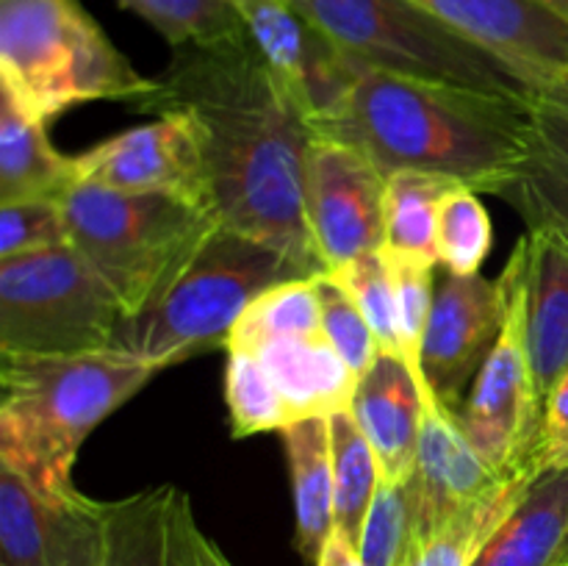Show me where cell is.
I'll use <instances>...</instances> for the list:
<instances>
[{"instance_id": "6da1fadb", "label": "cell", "mask_w": 568, "mask_h": 566, "mask_svg": "<svg viewBox=\"0 0 568 566\" xmlns=\"http://www.w3.org/2000/svg\"><path fill=\"white\" fill-rule=\"evenodd\" d=\"M131 109L192 117L222 225L272 244L300 270L320 275L303 205L314 128L277 87L247 31L175 48L166 70L150 78L148 94Z\"/></svg>"}, {"instance_id": "7a4b0ae2", "label": "cell", "mask_w": 568, "mask_h": 566, "mask_svg": "<svg viewBox=\"0 0 568 566\" xmlns=\"http://www.w3.org/2000/svg\"><path fill=\"white\" fill-rule=\"evenodd\" d=\"M525 111L527 100L364 67L314 133L361 150L386 178L427 172L499 198L521 161Z\"/></svg>"}, {"instance_id": "3957f363", "label": "cell", "mask_w": 568, "mask_h": 566, "mask_svg": "<svg viewBox=\"0 0 568 566\" xmlns=\"http://www.w3.org/2000/svg\"><path fill=\"white\" fill-rule=\"evenodd\" d=\"M155 375V366L120 350L3 355L0 464L44 494L75 492L72 469L89 433Z\"/></svg>"}, {"instance_id": "277c9868", "label": "cell", "mask_w": 568, "mask_h": 566, "mask_svg": "<svg viewBox=\"0 0 568 566\" xmlns=\"http://www.w3.org/2000/svg\"><path fill=\"white\" fill-rule=\"evenodd\" d=\"M300 277L314 275L272 244L220 225L150 309L122 322L111 350L164 372L227 347L236 322L261 294Z\"/></svg>"}, {"instance_id": "5b68a950", "label": "cell", "mask_w": 568, "mask_h": 566, "mask_svg": "<svg viewBox=\"0 0 568 566\" xmlns=\"http://www.w3.org/2000/svg\"><path fill=\"white\" fill-rule=\"evenodd\" d=\"M70 244L128 316L150 309L222 225L211 209L170 194H131L75 181L61 198Z\"/></svg>"}, {"instance_id": "8992f818", "label": "cell", "mask_w": 568, "mask_h": 566, "mask_svg": "<svg viewBox=\"0 0 568 566\" xmlns=\"http://www.w3.org/2000/svg\"><path fill=\"white\" fill-rule=\"evenodd\" d=\"M0 89L48 125L89 100L136 103L150 78L133 70L78 0H0Z\"/></svg>"}, {"instance_id": "52a82bcc", "label": "cell", "mask_w": 568, "mask_h": 566, "mask_svg": "<svg viewBox=\"0 0 568 566\" xmlns=\"http://www.w3.org/2000/svg\"><path fill=\"white\" fill-rule=\"evenodd\" d=\"M361 64L497 98L527 100L532 89L491 50L460 37L414 0H294Z\"/></svg>"}, {"instance_id": "ba28073f", "label": "cell", "mask_w": 568, "mask_h": 566, "mask_svg": "<svg viewBox=\"0 0 568 566\" xmlns=\"http://www.w3.org/2000/svg\"><path fill=\"white\" fill-rule=\"evenodd\" d=\"M125 320L72 244L0 261V355L103 353Z\"/></svg>"}, {"instance_id": "9c48e42d", "label": "cell", "mask_w": 568, "mask_h": 566, "mask_svg": "<svg viewBox=\"0 0 568 566\" xmlns=\"http://www.w3.org/2000/svg\"><path fill=\"white\" fill-rule=\"evenodd\" d=\"M499 277L508 294L503 333L455 416L488 466L499 475H516L538 469L544 403L527 358L519 292L508 270Z\"/></svg>"}, {"instance_id": "30bf717a", "label": "cell", "mask_w": 568, "mask_h": 566, "mask_svg": "<svg viewBox=\"0 0 568 566\" xmlns=\"http://www.w3.org/2000/svg\"><path fill=\"white\" fill-rule=\"evenodd\" d=\"M388 178L361 150L314 133L305 155V228L322 272L386 244Z\"/></svg>"}, {"instance_id": "8fae6325", "label": "cell", "mask_w": 568, "mask_h": 566, "mask_svg": "<svg viewBox=\"0 0 568 566\" xmlns=\"http://www.w3.org/2000/svg\"><path fill=\"white\" fill-rule=\"evenodd\" d=\"M233 6L277 87L316 131L336 114L366 64L338 48L294 0H233Z\"/></svg>"}, {"instance_id": "7c38bea8", "label": "cell", "mask_w": 568, "mask_h": 566, "mask_svg": "<svg viewBox=\"0 0 568 566\" xmlns=\"http://www.w3.org/2000/svg\"><path fill=\"white\" fill-rule=\"evenodd\" d=\"M72 159L78 181L114 192L170 194L216 214L203 142L192 117L181 111H166L153 122L128 128Z\"/></svg>"}, {"instance_id": "4fadbf2b", "label": "cell", "mask_w": 568, "mask_h": 566, "mask_svg": "<svg viewBox=\"0 0 568 566\" xmlns=\"http://www.w3.org/2000/svg\"><path fill=\"white\" fill-rule=\"evenodd\" d=\"M508 314L503 277L488 281L477 275H436L430 320L422 338V381L433 400L458 414L491 355Z\"/></svg>"}, {"instance_id": "5bb4252c", "label": "cell", "mask_w": 568, "mask_h": 566, "mask_svg": "<svg viewBox=\"0 0 568 566\" xmlns=\"http://www.w3.org/2000/svg\"><path fill=\"white\" fill-rule=\"evenodd\" d=\"M109 503L44 494L0 464V566H103Z\"/></svg>"}, {"instance_id": "9a60e30c", "label": "cell", "mask_w": 568, "mask_h": 566, "mask_svg": "<svg viewBox=\"0 0 568 566\" xmlns=\"http://www.w3.org/2000/svg\"><path fill=\"white\" fill-rule=\"evenodd\" d=\"M460 37L503 59L527 87L568 75V20L538 0H414Z\"/></svg>"}, {"instance_id": "2e32d148", "label": "cell", "mask_w": 568, "mask_h": 566, "mask_svg": "<svg viewBox=\"0 0 568 566\" xmlns=\"http://www.w3.org/2000/svg\"><path fill=\"white\" fill-rule=\"evenodd\" d=\"M505 270L519 292L527 358L547 405L568 375V239L547 225L527 228Z\"/></svg>"}, {"instance_id": "e0dca14e", "label": "cell", "mask_w": 568, "mask_h": 566, "mask_svg": "<svg viewBox=\"0 0 568 566\" xmlns=\"http://www.w3.org/2000/svg\"><path fill=\"white\" fill-rule=\"evenodd\" d=\"M103 566H233L197 525L186 492L155 486L109 503Z\"/></svg>"}, {"instance_id": "ac0fdd59", "label": "cell", "mask_w": 568, "mask_h": 566, "mask_svg": "<svg viewBox=\"0 0 568 566\" xmlns=\"http://www.w3.org/2000/svg\"><path fill=\"white\" fill-rule=\"evenodd\" d=\"M505 477L510 475H499L477 453L453 411L442 403H425L419 453L410 475L419 544L442 530L449 519L488 497Z\"/></svg>"}, {"instance_id": "d6986e66", "label": "cell", "mask_w": 568, "mask_h": 566, "mask_svg": "<svg viewBox=\"0 0 568 566\" xmlns=\"http://www.w3.org/2000/svg\"><path fill=\"white\" fill-rule=\"evenodd\" d=\"M499 198L527 228L547 225L568 239V75L527 98L521 161Z\"/></svg>"}, {"instance_id": "ffe728a7", "label": "cell", "mask_w": 568, "mask_h": 566, "mask_svg": "<svg viewBox=\"0 0 568 566\" xmlns=\"http://www.w3.org/2000/svg\"><path fill=\"white\" fill-rule=\"evenodd\" d=\"M349 411L375 449L383 481H408L416 469L425 420V394L408 364L399 355L381 350L369 370L358 377Z\"/></svg>"}, {"instance_id": "44dd1931", "label": "cell", "mask_w": 568, "mask_h": 566, "mask_svg": "<svg viewBox=\"0 0 568 566\" xmlns=\"http://www.w3.org/2000/svg\"><path fill=\"white\" fill-rule=\"evenodd\" d=\"M227 350H247L261 361L286 403L292 422L331 416L353 405L358 375L322 331L275 336Z\"/></svg>"}, {"instance_id": "7402d4cb", "label": "cell", "mask_w": 568, "mask_h": 566, "mask_svg": "<svg viewBox=\"0 0 568 566\" xmlns=\"http://www.w3.org/2000/svg\"><path fill=\"white\" fill-rule=\"evenodd\" d=\"M471 566H568V466H538Z\"/></svg>"}, {"instance_id": "603a6c76", "label": "cell", "mask_w": 568, "mask_h": 566, "mask_svg": "<svg viewBox=\"0 0 568 566\" xmlns=\"http://www.w3.org/2000/svg\"><path fill=\"white\" fill-rule=\"evenodd\" d=\"M281 436L292 469L294 544L308 564H316L327 538L336 533L331 422L327 416H308L283 427Z\"/></svg>"}, {"instance_id": "cb8c5ba5", "label": "cell", "mask_w": 568, "mask_h": 566, "mask_svg": "<svg viewBox=\"0 0 568 566\" xmlns=\"http://www.w3.org/2000/svg\"><path fill=\"white\" fill-rule=\"evenodd\" d=\"M75 181V159L59 153L48 125L0 89V203L61 200Z\"/></svg>"}, {"instance_id": "d4e9b609", "label": "cell", "mask_w": 568, "mask_h": 566, "mask_svg": "<svg viewBox=\"0 0 568 566\" xmlns=\"http://www.w3.org/2000/svg\"><path fill=\"white\" fill-rule=\"evenodd\" d=\"M460 183L427 172L403 170L386 183V244L383 250L416 255L438 264V209L449 189Z\"/></svg>"}, {"instance_id": "484cf974", "label": "cell", "mask_w": 568, "mask_h": 566, "mask_svg": "<svg viewBox=\"0 0 568 566\" xmlns=\"http://www.w3.org/2000/svg\"><path fill=\"white\" fill-rule=\"evenodd\" d=\"M532 475L536 469L505 477L488 497H483L480 503L449 519L427 542H422L408 566H471L488 538L514 514Z\"/></svg>"}, {"instance_id": "4316f807", "label": "cell", "mask_w": 568, "mask_h": 566, "mask_svg": "<svg viewBox=\"0 0 568 566\" xmlns=\"http://www.w3.org/2000/svg\"><path fill=\"white\" fill-rule=\"evenodd\" d=\"M327 422H331L333 483H336V533L358 547L366 514L381 486V466L353 411H336L327 416Z\"/></svg>"}, {"instance_id": "83f0119b", "label": "cell", "mask_w": 568, "mask_h": 566, "mask_svg": "<svg viewBox=\"0 0 568 566\" xmlns=\"http://www.w3.org/2000/svg\"><path fill=\"white\" fill-rule=\"evenodd\" d=\"M416 547H419V530H416L414 481L408 477L403 483H392L381 477L361 530V560L366 566H408Z\"/></svg>"}, {"instance_id": "f1b7e54d", "label": "cell", "mask_w": 568, "mask_h": 566, "mask_svg": "<svg viewBox=\"0 0 568 566\" xmlns=\"http://www.w3.org/2000/svg\"><path fill=\"white\" fill-rule=\"evenodd\" d=\"M314 331H322V305L320 292H316V275L281 283V286L261 294L244 311L242 320L236 322L227 347H242V344H255L264 342V338Z\"/></svg>"}, {"instance_id": "f546056e", "label": "cell", "mask_w": 568, "mask_h": 566, "mask_svg": "<svg viewBox=\"0 0 568 566\" xmlns=\"http://www.w3.org/2000/svg\"><path fill=\"white\" fill-rule=\"evenodd\" d=\"M148 20L172 48L211 44L244 33L233 0H116Z\"/></svg>"}, {"instance_id": "4dcf8cb0", "label": "cell", "mask_w": 568, "mask_h": 566, "mask_svg": "<svg viewBox=\"0 0 568 566\" xmlns=\"http://www.w3.org/2000/svg\"><path fill=\"white\" fill-rule=\"evenodd\" d=\"M494 228L475 189L455 186L438 209V266L455 275H477L491 253Z\"/></svg>"}, {"instance_id": "1f68e13d", "label": "cell", "mask_w": 568, "mask_h": 566, "mask_svg": "<svg viewBox=\"0 0 568 566\" xmlns=\"http://www.w3.org/2000/svg\"><path fill=\"white\" fill-rule=\"evenodd\" d=\"M388 272L394 283V300H397V336H399V358L408 364L419 383L425 403H438L427 394L422 381V338H425L427 320H430L433 294H436V266L427 259L416 255L388 253Z\"/></svg>"}, {"instance_id": "d6a6232c", "label": "cell", "mask_w": 568, "mask_h": 566, "mask_svg": "<svg viewBox=\"0 0 568 566\" xmlns=\"http://www.w3.org/2000/svg\"><path fill=\"white\" fill-rule=\"evenodd\" d=\"M225 400L231 408L233 436H255L266 431H283L292 425L286 403L277 394L261 361L247 350H227Z\"/></svg>"}, {"instance_id": "836d02e7", "label": "cell", "mask_w": 568, "mask_h": 566, "mask_svg": "<svg viewBox=\"0 0 568 566\" xmlns=\"http://www.w3.org/2000/svg\"><path fill=\"white\" fill-rule=\"evenodd\" d=\"M355 305L361 314L369 322L372 333H375L377 344L386 353L399 355V336H397V300H394V283L392 272H388L386 250H375L361 259L349 261L342 270L331 272Z\"/></svg>"}, {"instance_id": "e575fe53", "label": "cell", "mask_w": 568, "mask_h": 566, "mask_svg": "<svg viewBox=\"0 0 568 566\" xmlns=\"http://www.w3.org/2000/svg\"><path fill=\"white\" fill-rule=\"evenodd\" d=\"M316 292H320L322 305V333L336 347V353L347 361L349 370L361 377L381 353V344H377L369 322L361 314L347 289L327 272L316 275Z\"/></svg>"}, {"instance_id": "d590c367", "label": "cell", "mask_w": 568, "mask_h": 566, "mask_svg": "<svg viewBox=\"0 0 568 566\" xmlns=\"http://www.w3.org/2000/svg\"><path fill=\"white\" fill-rule=\"evenodd\" d=\"M70 244L61 200L0 203V261Z\"/></svg>"}, {"instance_id": "8d00e7d4", "label": "cell", "mask_w": 568, "mask_h": 566, "mask_svg": "<svg viewBox=\"0 0 568 566\" xmlns=\"http://www.w3.org/2000/svg\"><path fill=\"white\" fill-rule=\"evenodd\" d=\"M568 466V375L558 383L544 405V431L538 447V466Z\"/></svg>"}, {"instance_id": "74e56055", "label": "cell", "mask_w": 568, "mask_h": 566, "mask_svg": "<svg viewBox=\"0 0 568 566\" xmlns=\"http://www.w3.org/2000/svg\"><path fill=\"white\" fill-rule=\"evenodd\" d=\"M314 566H366V564L361 560L358 547H355L349 538H344L342 533H333V536L327 538L325 547H322L320 558H316Z\"/></svg>"}, {"instance_id": "f35d334b", "label": "cell", "mask_w": 568, "mask_h": 566, "mask_svg": "<svg viewBox=\"0 0 568 566\" xmlns=\"http://www.w3.org/2000/svg\"><path fill=\"white\" fill-rule=\"evenodd\" d=\"M538 3L547 6V9L555 11V14L566 17V20H568V0H538Z\"/></svg>"}]
</instances>
